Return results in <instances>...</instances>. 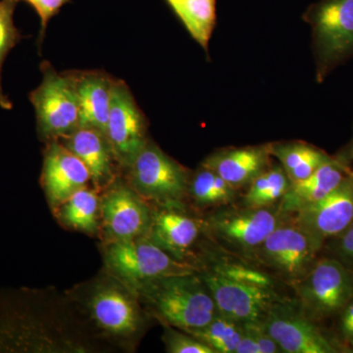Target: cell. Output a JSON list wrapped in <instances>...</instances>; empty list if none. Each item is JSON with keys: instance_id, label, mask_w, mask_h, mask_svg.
I'll use <instances>...</instances> for the list:
<instances>
[{"instance_id": "ac0fdd59", "label": "cell", "mask_w": 353, "mask_h": 353, "mask_svg": "<svg viewBox=\"0 0 353 353\" xmlns=\"http://www.w3.org/2000/svg\"><path fill=\"white\" fill-rule=\"evenodd\" d=\"M87 167L94 188L101 190L118 178L112 148L108 136L99 130L79 127L69 136L58 139Z\"/></svg>"}, {"instance_id": "cb8c5ba5", "label": "cell", "mask_w": 353, "mask_h": 353, "mask_svg": "<svg viewBox=\"0 0 353 353\" xmlns=\"http://www.w3.org/2000/svg\"><path fill=\"white\" fill-rule=\"evenodd\" d=\"M192 39L205 50L216 23V0H166Z\"/></svg>"}, {"instance_id": "9a60e30c", "label": "cell", "mask_w": 353, "mask_h": 353, "mask_svg": "<svg viewBox=\"0 0 353 353\" xmlns=\"http://www.w3.org/2000/svg\"><path fill=\"white\" fill-rule=\"evenodd\" d=\"M321 250L353 222V170L322 201L289 215Z\"/></svg>"}, {"instance_id": "4fadbf2b", "label": "cell", "mask_w": 353, "mask_h": 353, "mask_svg": "<svg viewBox=\"0 0 353 353\" xmlns=\"http://www.w3.org/2000/svg\"><path fill=\"white\" fill-rule=\"evenodd\" d=\"M106 136L121 168L127 169L150 139L148 121L134 95L120 80H114Z\"/></svg>"}, {"instance_id": "6da1fadb", "label": "cell", "mask_w": 353, "mask_h": 353, "mask_svg": "<svg viewBox=\"0 0 353 353\" xmlns=\"http://www.w3.org/2000/svg\"><path fill=\"white\" fill-rule=\"evenodd\" d=\"M65 294L95 341L126 352L138 347L150 317L138 294L119 279L102 269Z\"/></svg>"}, {"instance_id": "7402d4cb", "label": "cell", "mask_w": 353, "mask_h": 353, "mask_svg": "<svg viewBox=\"0 0 353 353\" xmlns=\"http://www.w3.org/2000/svg\"><path fill=\"white\" fill-rule=\"evenodd\" d=\"M269 150L292 183L307 178L332 157L321 148L301 141L270 143Z\"/></svg>"}, {"instance_id": "5bb4252c", "label": "cell", "mask_w": 353, "mask_h": 353, "mask_svg": "<svg viewBox=\"0 0 353 353\" xmlns=\"http://www.w3.org/2000/svg\"><path fill=\"white\" fill-rule=\"evenodd\" d=\"M201 236H204L203 215L192 214L185 204L153 205L152 224L146 236L176 261L196 266L194 248Z\"/></svg>"}, {"instance_id": "44dd1931", "label": "cell", "mask_w": 353, "mask_h": 353, "mask_svg": "<svg viewBox=\"0 0 353 353\" xmlns=\"http://www.w3.org/2000/svg\"><path fill=\"white\" fill-rule=\"evenodd\" d=\"M52 211L67 229L90 236L101 233V192L95 188L79 190Z\"/></svg>"}, {"instance_id": "52a82bcc", "label": "cell", "mask_w": 353, "mask_h": 353, "mask_svg": "<svg viewBox=\"0 0 353 353\" xmlns=\"http://www.w3.org/2000/svg\"><path fill=\"white\" fill-rule=\"evenodd\" d=\"M125 180L153 205L185 204L192 173L148 141L126 169Z\"/></svg>"}, {"instance_id": "d6a6232c", "label": "cell", "mask_w": 353, "mask_h": 353, "mask_svg": "<svg viewBox=\"0 0 353 353\" xmlns=\"http://www.w3.org/2000/svg\"><path fill=\"white\" fill-rule=\"evenodd\" d=\"M348 148H350V154H352V160H353V134L352 138L350 139V143H347Z\"/></svg>"}, {"instance_id": "8fae6325", "label": "cell", "mask_w": 353, "mask_h": 353, "mask_svg": "<svg viewBox=\"0 0 353 353\" xmlns=\"http://www.w3.org/2000/svg\"><path fill=\"white\" fill-rule=\"evenodd\" d=\"M263 328L284 353H339L343 347L307 317L296 299H287L272 307Z\"/></svg>"}, {"instance_id": "3957f363", "label": "cell", "mask_w": 353, "mask_h": 353, "mask_svg": "<svg viewBox=\"0 0 353 353\" xmlns=\"http://www.w3.org/2000/svg\"><path fill=\"white\" fill-rule=\"evenodd\" d=\"M279 204L253 208L234 202L204 216V236L222 252L252 261L262 243L285 219Z\"/></svg>"}, {"instance_id": "5b68a950", "label": "cell", "mask_w": 353, "mask_h": 353, "mask_svg": "<svg viewBox=\"0 0 353 353\" xmlns=\"http://www.w3.org/2000/svg\"><path fill=\"white\" fill-rule=\"evenodd\" d=\"M101 250L104 270L134 292L158 279L197 271L194 265L176 261L146 236L102 241Z\"/></svg>"}, {"instance_id": "ffe728a7", "label": "cell", "mask_w": 353, "mask_h": 353, "mask_svg": "<svg viewBox=\"0 0 353 353\" xmlns=\"http://www.w3.org/2000/svg\"><path fill=\"white\" fill-rule=\"evenodd\" d=\"M80 127L106 134L114 79L101 71L75 72Z\"/></svg>"}, {"instance_id": "1f68e13d", "label": "cell", "mask_w": 353, "mask_h": 353, "mask_svg": "<svg viewBox=\"0 0 353 353\" xmlns=\"http://www.w3.org/2000/svg\"><path fill=\"white\" fill-rule=\"evenodd\" d=\"M339 334L341 341L353 345V299L339 314Z\"/></svg>"}, {"instance_id": "603a6c76", "label": "cell", "mask_w": 353, "mask_h": 353, "mask_svg": "<svg viewBox=\"0 0 353 353\" xmlns=\"http://www.w3.org/2000/svg\"><path fill=\"white\" fill-rule=\"evenodd\" d=\"M241 190L201 165L190 178L188 199L197 209H215L240 201Z\"/></svg>"}, {"instance_id": "2e32d148", "label": "cell", "mask_w": 353, "mask_h": 353, "mask_svg": "<svg viewBox=\"0 0 353 353\" xmlns=\"http://www.w3.org/2000/svg\"><path fill=\"white\" fill-rule=\"evenodd\" d=\"M41 181L52 210L92 182L85 165L58 139L46 143Z\"/></svg>"}, {"instance_id": "e0dca14e", "label": "cell", "mask_w": 353, "mask_h": 353, "mask_svg": "<svg viewBox=\"0 0 353 353\" xmlns=\"http://www.w3.org/2000/svg\"><path fill=\"white\" fill-rule=\"evenodd\" d=\"M352 170L353 160L347 145L307 178L292 183L279 203L281 212L285 216L292 215L322 201Z\"/></svg>"}, {"instance_id": "7c38bea8", "label": "cell", "mask_w": 353, "mask_h": 353, "mask_svg": "<svg viewBox=\"0 0 353 353\" xmlns=\"http://www.w3.org/2000/svg\"><path fill=\"white\" fill-rule=\"evenodd\" d=\"M197 272L210 290L221 314L241 323H262L275 304L289 299L274 288L238 282L205 269Z\"/></svg>"}, {"instance_id": "4dcf8cb0", "label": "cell", "mask_w": 353, "mask_h": 353, "mask_svg": "<svg viewBox=\"0 0 353 353\" xmlns=\"http://www.w3.org/2000/svg\"><path fill=\"white\" fill-rule=\"evenodd\" d=\"M38 13L41 18V32H39V43H43L44 32L48 28V22L53 16L59 12L60 9L68 3L70 0H24Z\"/></svg>"}, {"instance_id": "f1b7e54d", "label": "cell", "mask_w": 353, "mask_h": 353, "mask_svg": "<svg viewBox=\"0 0 353 353\" xmlns=\"http://www.w3.org/2000/svg\"><path fill=\"white\" fill-rule=\"evenodd\" d=\"M163 336L162 341L166 352L169 353H215L208 345L197 340L189 333L175 328V327L162 325Z\"/></svg>"}, {"instance_id": "277c9868", "label": "cell", "mask_w": 353, "mask_h": 353, "mask_svg": "<svg viewBox=\"0 0 353 353\" xmlns=\"http://www.w3.org/2000/svg\"><path fill=\"white\" fill-rule=\"evenodd\" d=\"M311 28L316 82L353 58V0H318L303 13Z\"/></svg>"}, {"instance_id": "8992f818", "label": "cell", "mask_w": 353, "mask_h": 353, "mask_svg": "<svg viewBox=\"0 0 353 353\" xmlns=\"http://www.w3.org/2000/svg\"><path fill=\"white\" fill-rule=\"evenodd\" d=\"M43 82L30 94L39 139L48 143L69 136L80 127L75 72L58 73L48 61L41 65Z\"/></svg>"}, {"instance_id": "7a4b0ae2", "label": "cell", "mask_w": 353, "mask_h": 353, "mask_svg": "<svg viewBox=\"0 0 353 353\" xmlns=\"http://www.w3.org/2000/svg\"><path fill=\"white\" fill-rule=\"evenodd\" d=\"M136 294L150 318L185 333L206 326L219 313L197 271L158 279Z\"/></svg>"}, {"instance_id": "9c48e42d", "label": "cell", "mask_w": 353, "mask_h": 353, "mask_svg": "<svg viewBox=\"0 0 353 353\" xmlns=\"http://www.w3.org/2000/svg\"><path fill=\"white\" fill-rule=\"evenodd\" d=\"M292 288L305 315L323 321L339 316L353 299V272L333 257H319Z\"/></svg>"}, {"instance_id": "4316f807", "label": "cell", "mask_w": 353, "mask_h": 353, "mask_svg": "<svg viewBox=\"0 0 353 353\" xmlns=\"http://www.w3.org/2000/svg\"><path fill=\"white\" fill-rule=\"evenodd\" d=\"M19 0H0V108H12V102L2 90V67L7 55L22 39L14 24V12Z\"/></svg>"}, {"instance_id": "484cf974", "label": "cell", "mask_w": 353, "mask_h": 353, "mask_svg": "<svg viewBox=\"0 0 353 353\" xmlns=\"http://www.w3.org/2000/svg\"><path fill=\"white\" fill-rule=\"evenodd\" d=\"M243 323L218 313L212 321L189 334L208 345L215 353H236L243 334Z\"/></svg>"}, {"instance_id": "d4e9b609", "label": "cell", "mask_w": 353, "mask_h": 353, "mask_svg": "<svg viewBox=\"0 0 353 353\" xmlns=\"http://www.w3.org/2000/svg\"><path fill=\"white\" fill-rule=\"evenodd\" d=\"M292 181L280 163H272L246 188L240 203L253 208H270L280 203Z\"/></svg>"}, {"instance_id": "83f0119b", "label": "cell", "mask_w": 353, "mask_h": 353, "mask_svg": "<svg viewBox=\"0 0 353 353\" xmlns=\"http://www.w3.org/2000/svg\"><path fill=\"white\" fill-rule=\"evenodd\" d=\"M243 334L236 353H282L275 341L266 333L262 323H243Z\"/></svg>"}, {"instance_id": "30bf717a", "label": "cell", "mask_w": 353, "mask_h": 353, "mask_svg": "<svg viewBox=\"0 0 353 353\" xmlns=\"http://www.w3.org/2000/svg\"><path fill=\"white\" fill-rule=\"evenodd\" d=\"M153 205L118 176L101 192L102 241L132 240L150 231Z\"/></svg>"}, {"instance_id": "d6986e66", "label": "cell", "mask_w": 353, "mask_h": 353, "mask_svg": "<svg viewBox=\"0 0 353 353\" xmlns=\"http://www.w3.org/2000/svg\"><path fill=\"white\" fill-rule=\"evenodd\" d=\"M272 158L269 143H265L221 148L210 153L201 165L241 190L246 189L257 176L271 166Z\"/></svg>"}, {"instance_id": "f546056e", "label": "cell", "mask_w": 353, "mask_h": 353, "mask_svg": "<svg viewBox=\"0 0 353 353\" xmlns=\"http://www.w3.org/2000/svg\"><path fill=\"white\" fill-rule=\"evenodd\" d=\"M324 250L326 256L333 257L353 272V222L343 233L327 241Z\"/></svg>"}, {"instance_id": "ba28073f", "label": "cell", "mask_w": 353, "mask_h": 353, "mask_svg": "<svg viewBox=\"0 0 353 353\" xmlns=\"http://www.w3.org/2000/svg\"><path fill=\"white\" fill-rule=\"evenodd\" d=\"M321 252L311 236L287 216L259 246L252 262L292 287L307 275Z\"/></svg>"}]
</instances>
